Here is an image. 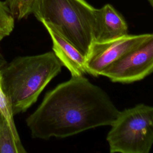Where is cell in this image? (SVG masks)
I'll return each mask as SVG.
<instances>
[{"label":"cell","mask_w":153,"mask_h":153,"mask_svg":"<svg viewBox=\"0 0 153 153\" xmlns=\"http://www.w3.org/2000/svg\"><path fill=\"white\" fill-rule=\"evenodd\" d=\"M153 72V33L143 44L105 69L101 75L114 82L131 83Z\"/></svg>","instance_id":"cell-5"},{"label":"cell","mask_w":153,"mask_h":153,"mask_svg":"<svg viewBox=\"0 0 153 153\" xmlns=\"http://www.w3.org/2000/svg\"><path fill=\"white\" fill-rule=\"evenodd\" d=\"M150 35L127 34L106 41L93 42L85 58L86 73L101 75L105 69L143 44Z\"/></svg>","instance_id":"cell-6"},{"label":"cell","mask_w":153,"mask_h":153,"mask_svg":"<svg viewBox=\"0 0 153 153\" xmlns=\"http://www.w3.org/2000/svg\"><path fill=\"white\" fill-rule=\"evenodd\" d=\"M148 1L149 2V4H151V5L152 7L153 8V0H148Z\"/></svg>","instance_id":"cell-14"},{"label":"cell","mask_w":153,"mask_h":153,"mask_svg":"<svg viewBox=\"0 0 153 153\" xmlns=\"http://www.w3.org/2000/svg\"><path fill=\"white\" fill-rule=\"evenodd\" d=\"M106 140L111 153H148L153 145V106L139 104L120 111Z\"/></svg>","instance_id":"cell-4"},{"label":"cell","mask_w":153,"mask_h":153,"mask_svg":"<svg viewBox=\"0 0 153 153\" xmlns=\"http://www.w3.org/2000/svg\"><path fill=\"white\" fill-rule=\"evenodd\" d=\"M41 23L49 33L53 43V50L63 66L71 72V76H82L86 73V57L51 24Z\"/></svg>","instance_id":"cell-7"},{"label":"cell","mask_w":153,"mask_h":153,"mask_svg":"<svg viewBox=\"0 0 153 153\" xmlns=\"http://www.w3.org/2000/svg\"><path fill=\"white\" fill-rule=\"evenodd\" d=\"M96 9L85 0H39L33 14L54 26L86 57L94 41Z\"/></svg>","instance_id":"cell-3"},{"label":"cell","mask_w":153,"mask_h":153,"mask_svg":"<svg viewBox=\"0 0 153 153\" xmlns=\"http://www.w3.org/2000/svg\"><path fill=\"white\" fill-rule=\"evenodd\" d=\"M120 112L100 87L83 75L71 76L45 94L26 123L33 138H64L111 126Z\"/></svg>","instance_id":"cell-1"},{"label":"cell","mask_w":153,"mask_h":153,"mask_svg":"<svg viewBox=\"0 0 153 153\" xmlns=\"http://www.w3.org/2000/svg\"><path fill=\"white\" fill-rule=\"evenodd\" d=\"M26 152L20 139L13 133L7 121L0 113V153Z\"/></svg>","instance_id":"cell-9"},{"label":"cell","mask_w":153,"mask_h":153,"mask_svg":"<svg viewBox=\"0 0 153 153\" xmlns=\"http://www.w3.org/2000/svg\"><path fill=\"white\" fill-rule=\"evenodd\" d=\"M14 20L5 2L0 1V41L12 32L14 27Z\"/></svg>","instance_id":"cell-11"},{"label":"cell","mask_w":153,"mask_h":153,"mask_svg":"<svg viewBox=\"0 0 153 153\" xmlns=\"http://www.w3.org/2000/svg\"><path fill=\"white\" fill-rule=\"evenodd\" d=\"M39 0H5L4 2L14 19L20 20L33 13Z\"/></svg>","instance_id":"cell-10"},{"label":"cell","mask_w":153,"mask_h":153,"mask_svg":"<svg viewBox=\"0 0 153 153\" xmlns=\"http://www.w3.org/2000/svg\"><path fill=\"white\" fill-rule=\"evenodd\" d=\"M128 34L123 17L111 4L96 9L94 42L111 40Z\"/></svg>","instance_id":"cell-8"},{"label":"cell","mask_w":153,"mask_h":153,"mask_svg":"<svg viewBox=\"0 0 153 153\" xmlns=\"http://www.w3.org/2000/svg\"><path fill=\"white\" fill-rule=\"evenodd\" d=\"M63 65L53 51L19 56L0 68L1 82L14 115L35 103Z\"/></svg>","instance_id":"cell-2"},{"label":"cell","mask_w":153,"mask_h":153,"mask_svg":"<svg viewBox=\"0 0 153 153\" xmlns=\"http://www.w3.org/2000/svg\"><path fill=\"white\" fill-rule=\"evenodd\" d=\"M4 65V59L1 56V54L0 53V68Z\"/></svg>","instance_id":"cell-13"},{"label":"cell","mask_w":153,"mask_h":153,"mask_svg":"<svg viewBox=\"0 0 153 153\" xmlns=\"http://www.w3.org/2000/svg\"><path fill=\"white\" fill-rule=\"evenodd\" d=\"M0 113L7 121L13 133L17 137H19L14 121V115L12 111L10 103L2 88L0 79Z\"/></svg>","instance_id":"cell-12"}]
</instances>
